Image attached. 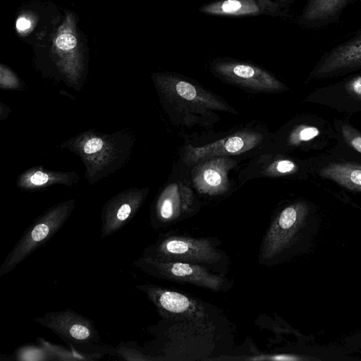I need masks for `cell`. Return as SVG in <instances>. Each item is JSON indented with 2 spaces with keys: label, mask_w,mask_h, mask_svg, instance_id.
Listing matches in <instances>:
<instances>
[{
  "label": "cell",
  "mask_w": 361,
  "mask_h": 361,
  "mask_svg": "<svg viewBox=\"0 0 361 361\" xmlns=\"http://www.w3.org/2000/svg\"><path fill=\"white\" fill-rule=\"evenodd\" d=\"M135 140L128 129L112 133L89 130L70 137L59 147L67 148L81 159L88 183L94 185L128 163Z\"/></svg>",
  "instance_id": "obj_1"
},
{
  "label": "cell",
  "mask_w": 361,
  "mask_h": 361,
  "mask_svg": "<svg viewBox=\"0 0 361 361\" xmlns=\"http://www.w3.org/2000/svg\"><path fill=\"white\" fill-rule=\"evenodd\" d=\"M216 239L195 238L167 233L143 250V255L154 258L188 262L204 266L224 276L228 271L229 258L219 247Z\"/></svg>",
  "instance_id": "obj_2"
},
{
  "label": "cell",
  "mask_w": 361,
  "mask_h": 361,
  "mask_svg": "<svg viewBox=\"0 0 361 361\" xmlns=\"http://www.w3.org/2000/svg\"><path fill=\"white\" fill-rule=\"evenodd\" d=\"M271 140L274 151L320 154L336 143V132L333 121L314 114H302L288 121Z\"/></svg>",
  "instance_id": "obj_3"
},
{
  "label": "cell",
  "mask_w": 361,
  "mask_h": 361,
  "mask_svg": "<svg viewBox=\"0 0 361 361\" xmlns=\"http://www.w3.org/2000/svg\"><path fill=\"white\" fill-rule=\"evenodd\" d=\"M75 206V199L47 209L25 231L0 266V277L13 271L34 251L49 241L63 226Z\"/></svg>",
  "instance_id": "obj_4"
},
{
  "label": "cell",
  "mask_w": 361,
  "mask_h": 361,
  "mask_svg": "<svg viewBox=\"0 0 361 361\" xmlns=\"http://www.w3.org/2000/svg\"><path fill=\"white\" fill-rule=\"evenodd\" d=\"M310 179L319 186L361 192V154L336 142L313 156Z\"/></svg>",
  "instance_id": "obj_5"
},
{
  "label": "cell",
  "mask_w": 361,
  "mask_h": 361,
  "mask_svg": "<svg viewBox=\"0 0 361 361\" xmlns=\"http://www.w3.org/2000/svg\"><path fill=\"white\" fill-rule=\"evenodd\" d=\"M152 79L162 104H167V108L173 106L204 115L212 110L235 112L218 96L177 75L155 73Z\"/></svg>",
  "instance_id": "obj_6"
},
{
  "label": "cell",
  "mask_w": 361,
  "mask_h": 361,
  "mask_svg": "<svg viewBox=\"0 0 361 361\" xmlns=\"http://www.w3.org/2000/svg\"><path fill=\"white\" fill-rule=\"evenodd\" d=\"M133 265L154 278L188 283L215 292L226 291L233 286L224 276L199 264L161 259L142 254L133 262Z\"/></svg>",
  "instance_id": "obj_7"
},
{
  "label": "cell",
  "mask_w": 361,
  "mask_h": 361,
  "mask_svg": "<svg viewBox=\"0 0 361 361\" xmlns=\"http://www.w3.org/2000/svg\"><path fill=\"white\" fill-rule=\"evenodd\" d=\"M73 14L66 12L53 39L52 54L62 80L79 91L85 81L86 65Z\"/></svg>",
  "instance_id": "obj_8"
},
{
  "label": "cell",
  "mask_w": 361,
  "mask_h": 361,
  "mask_svg": "<svg viewBox=\"0 0 361 361\" xmlns=\"http://www.w3.org/2000/svg\"><path fill=\"white\" fill-rule=\"evenodd\" d=\"M135 287L145 293L164 320H208L217 317L214 306L189 295L152 283Z\"/></svg>",
  "instance_id": "obj_9"
},
{
  "label": "cell",
  "mask_w": 361,
  "mask_h": 361,
  "mask_svg": "<svg viewBox=\"0 0 361 361\" xmlns=\"http://www.w3.org/2000/svg\"><path fill=\"white\" fill-rule=\"evenodd\" d=\"M361 71V28L328 47L308 73L305 83Z\"/></svg>",
  "instance_id": "obj_10"
},
{
  "label": "cell",
  "mask_w": 361,
  "mask_h": 361,
  "mask_svg": "<svg viewBox=\"0 0 361 361\" xmlns=\"http://www.w3.org/2000/svg\"><path fill=\"white\" fill-rule=\"evenodd\" d=\"M313 157L300 158L271 150L256 156L243 171V178H281L297 180L311 178Z\"/></svg>",
  "instance_id": "obj_11"
},
{
  "label": "cell",
  "mask_w": 361,
  "mask_h": 361,
  "mask_svg": "<svg viewBox=\"0 0 361 361\" xmlns=\"http://www.w3.org/2000/svg\"><path fill=\"white\" fill-rule=\"evenodd\" d=\"M268 139L261 131L243 130L206 145H188L183 151V161L186 166H192L213 157L240 155L262 146Z\"/></svg>",
  "instance_id": "obj_12"
},
{
  "label": "cell",
  "mask_w": 361,
  "mask_h": 361,
  "mask_svg": "<svg viewBox=\"0 0 361 361\" xmlns=\"http://www.w3.org/2000/svg\"><path fill=\"white\" fill-rule=\"evenodd\" d=\"M302 102L327 106L350 118L361 111V71L314 90Z\"/></svg>",
  "instance_id": "obj_13"
},
{
  "label": "cell",
  "mask_w": 361,
  "mask_h": 361,
  "mask_svg": "<svg viewBox=\"0 0 361 361\" xmlns=\"http://www.w3.org/2000/svg\"><path fill=\"white\" fill-rule=\"evenodd\" d=\"M200 204L190 188L181 183L169 184L159 194L151 212V221L162 228L196 214Z\"/></svg>",
  "instance_id": "obj_14"
},
{
  "label": "cell",
  "mask_w": 361,
  "mask_h": 361,
  "mask_svg": "<svg viewBox=\"0 0 361 361\" xmlns=\"http://www.w3.org/2000/svg\"><path fill=\"white\" fill-rule=\"evenodd\" d=\"M212 71L221 79L252 90L283 92L289 88L274 75L256 66L234 61H218Z\"/></svg>",
  "instance_id": "obj_15"
},
{
  "label": "cell",
  "mask_w": 361,
  "mask_h": 361,
  "mask_svg": "<svg viewBox=\"0 0 361 361\" xmlns=\"http://www.w3.org/2000/svg\"><path fill=\"white\" fill-rule=\"evenodd\" d=\"M149 189L130 188L111 197L101 213V238L118 231L137 213L143 204Z\"/></svg>",
  "instance_id": "obj_16"
},
{
  "label": "cell",
  "mask_w": 361,
  "mask_h": 361,
  "mask_svg": "<svg viewBox=\"0 0 361 361\" xmlns=\"http://www.w3.org/2000/svg\"><path fill=\"white\" fill-rule=\"evenodd\" d=\"M35 321L69 342L86 344L99 341L93 321L71 309L48 312Z\"/></svg>",
  "instance_id": "obj_17"
},
{
  "label": "cell",
  "mask_w": 361,
  "mask_h": 361,
  "mask_svg": "<svg viewBox=\"0 0 361 361\" xmlns=\"http://www.w3.org/2000/svg\"><path fill=\"white\" fill-rule=\"evenodd\" d=\"M234 161L229 157H216L197 163L191 173L194 187L200 193L212 197L227 192L230 189L228 172Z\"/></svg>",
  "instance_id": "obj_18"
},
{
  "label": "cell",
  "mask_w": 361,
  "mask_h": 361,
  "mask_svg": "<svg viewBox=\"0 0 361 361\" xmlns=\"http://www.w3.org/2000/svg\"><path fill=\"white\" fill-rule=\"evenodd\" d=\"M200 10L204 13L224 16H288V10L271 0H216L204 5Z\"/></svg>",
  "instance_id": "obj_19"
},
{
  "label": "cell",
  "mask_w": 361,
  "mask_h": 361,
  "mask_svg": "<svg viewBox=\"0 0 361 361\" xmlns=\"http://www.w3.org/2000/svg\"><path fill=\"white\" fill-rule=\"evenodd\" d=\"M355 3L361 0H307L297 23L305 29L324 28L338 23L345 9Z\"/></svg>",
  "instance_id": "obj_20"
},
{
  "label": "cell",
  "mask_w": 361,
  "mask_h": 361,
  "mask_svg": "<svg viewBox=\"0 0 361 361\" xmlns=\"http://www.w3.org/2000/svg\"><path fill=\"white\" fill-rule=\"evenodd\" d=\"M80 180V175L75 171H52L37 166L20 173L17 178L16 185L21 190L35 192L45 190L54 185L72 186L77 184Z\"/></svg>",
  "instance_id": "obj_21"
},
{
  "label": "cell",
  "mask_w": 361,
  "mask_h": 361,
  "mask_svg": "<svg viewBox=\"0 0 361 361\" xmlns=\"http://www.w3.org/2000/svg\"><path fill=\"white\" fill-rule=\"evenodd\" d=\"M336 142L361 154V131L355 128L348 117L334 118Z\"/></svg>",
  "instance_id": "obj_22"
},
{
  "label": "cell",
  "mask_w": 361,
  "mask_h": 361,
  "mask_svg": "<svg viewBox=\"0 0 361 361\" xmlns=\"http://www.w3.org/2000/svg\"><path fill=\"white\" fill-rule=\"evenodd\" d=\"M37 341L43 346L52 356L53 360H89L91 359L89 355L73 351L66 350V349L49 343L43 338H37Z\"/></svg>",
  "instance_id": "obj_23"
},
{
  "label": "cell",
  "mask_w": 361,
  "mask_h": 361,
  "mask_svg": "<svg viewBox=\"0 0 361 361\" xmlns=\"http://www.w3.org/2000/svg\"><path fill=\"white\" fill-rule=\"evenodd\" d=\"M16 359L19 360H53L51 354L43 347L32 345L22 346L16 351Z\"/></svg>",
  "instance_id": "obj_24"
},
{
  "label": "cell",
  "mask_w": 361,
  "mask_h": 361,
  "mask_svg": "<svg viewBox=\"0 0 361 361\" xmlns=\"http://www.w3.org/2000/svg\"><path fill=\"white\" fill-rule=\"evenodd\" d=\"M0 87L2 90H22L24 83L12 70L6 66L1 64Z\"/></svg>",
  "instance_id": "obj_25"
},
{
  "label": "cell",
  "mask_w": 361,
  "mask_h": 361,
  "mask_svg": "<svg viewBox=\"0 0 361 361\" xmlns=\"http://www.w3.org/2000/svg\"><path fill=\"white\" fill-rule=\"evenodd\" d=\"M265 360H295L296 357H291L290 355H274L269 357H267Z\"/></svg>",
  "instance_id": "obj_26"
},
{
  "label": "cell",
  "mask_w": 361,
  "mask_h": 361,
  "mask_svg": "<svg viewBox=\"0 0 361 361\" xmlns=\"http://www.w3.org/2000/svg\"><path fill=\"white\" fill-rule=\"evenodd\" d=\"M295 0H276L275 1L279 4L282 8L288 9V6L292 4Z\"/></svg>",
  "instance_id": "obj_27"
}]
</instances>
